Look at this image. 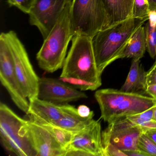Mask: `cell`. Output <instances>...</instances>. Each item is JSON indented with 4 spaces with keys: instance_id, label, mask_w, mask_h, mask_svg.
I'll return each mask as SVG.
<instances>
[{
    "instance_id": "6da1fadb",
    "label": "cell",
    "mask_w": 156,
    "mask_h": 156,
    "mask_svg": "<svg viewBox=\"0 0 156 156\" xmlns=\"http://www.w3.org/2000/svg\"><path fill=\"white\" fill-rule=\"evenodd\" d=\"M148 19L130 18L112 27L99 31L92 38L96 63L101 76L109 65L120 59L132 35Z\"/></svg>"
},
{
    "instance_id": "7a4b0ae2",
    "label": "cell",
    "mask_w": 156,
    "mask_h": 156,
    "mask_svg": "<svg viewBox=\"0 0 156 156\" xmlns=\"http://www.w3.org/2000/svg\"><path fill=\"white\" fill-rule=\"evenodd\" d=\"M72 1L69 0L67 2L37 54L39 66L47 73H53L62 68L68 44L73 37L70 16Z\"/></svg>"
},
{
    "instance_id": "3957f363",
    "label": "cell",
    "mask_w": 156,
    "mask_h": 156,
    "mask_svg": "<svg viewBox=\"0 0 156 156\" xmlns=\"http://www.w3.org/2000/svg\"><path fill=\"white\" fill-rule=\"evenodd\" d=\"M95 98L101 111V118L108 124L141 113L156 104V99L138 93L106 88L96 91Z\"/></svg>"
},
{
    "instance_id": "277c9868",
    "label": "cell",
    "mask_w": 156,
    "mask_h": 156,
    "mask_svg": "<svg viewBox=\"0 0 156 156\" xmlns=\"http://www.w3.org/2000/svg\"><path fill=\"white\" fill-rule=\"evenodd\" d=\"M92 39L81 34L73 36L60 77L84 80L98 88L102 85V79L97 66Z\"/></svg>"
},
{
    "instance_id": "5b68a950",
    "label": "cell",
    "mask_w": 156,
    "mask_h": 156,
    "mask_svg": "<svg viewBox=\"0 0 156 156\" xmlns=\"http://www.w3.org/2000/svg\"><path fill=\"white\" fill-rule=\"evenodd\" d=\"M70 16L74 36L81 34L92 38L104 26L105 12L103 0H73Z\"/></svg>"
},
{
    "instance_id": "8992f818",
    "label": "cell",
    "mask_w": 156,
    "mask_h": 156,
    "mask_svg": "<svg viewBox=\"0 0 156 156\" xmlns=\"http://www.w3.org/2000/svg\"><path fill=\"white\" fill-rule=\"evenodd\" d=\"M9 47L17 78L28 100L38 97L40 77L31 63L27 51L13 31L2 33Z\"/></svg>"
},
{
    "instance_id": "52a82bcc",
    "label": "cell",
    "mask_w": 156,
    "mask_h": 156,
    "mask_svg": "<svg viewBox=\"0 0 156 156\" xmlns=\"http://www.w3.org/2000/svg\"><path fill=\"white\" fill-rule=\"evenodd\" d=\"M26 119L20 117L8 105L0 103V138L6 151L17 156H35L26 138L20 130Z\"/></svg>"
},
{
    "instance_id": "ba28073f",
    "label": "cell",
    "mask_w": 156,
    "mask_h": 156,
    "mask_svg": "<svg viewBox=\"0 0 156 156\" xmlns=\"http://www.w3.org/2000/svg\"><path fill=\"white\" fill-rule=\"evenodd\" d=\"M0 80L17 107L27 114L30 103L17 78L10 50L2 33L0 35Z\"/></svg>"
},
{
    "instance_id": "9c48e42d",
    "label": "cell",
    "mask_w": 156,
    "mask_h": 156,
    "mask_svg": "<svg viewBox=\"0 0 156 156\" xmlns=\"http://www.w3.org/2000/svg\"><path fill=\"white\" fill-rule=\"evenodd\" d=\"M100 120L93 119L84 128L75 132L65 156H105Z\"/></svg>"
},
{
    "instance_id": "30bf717a",
    "label": "cell",
    "mask_w": 156,
    "mask_h": 156,
    "mask_svg": "<svg viewBox=\"0 0 156 156\" xmlns=\"http://www.w3.org/2000/svg\"><path fill=\"white\" fill-rule=\"evenodd\" d=\"M26 138L35 156H65V151L44 127L32 120H26L20 130Z\"/></svg>"
},
{
    "instance_id": "8fae6325",
    "label": "cell",
    "mask_w": 156,
    "mask_h": 156,
    "mask_svg": "<svg viewBox=\"0 0 156 156\" xmlns=\"http://www.w3.org/2000/svg\"><path fill=\"white\" fill-rule=\"evenodd\" d=\"M143 133L127 118L121 119L108 124L102 131V143H110L122 151L137 149L138 141Z\"/></svg>"
},
{
    "instance_id": "7c38bea8",
    "label": "cell",
    "mask_w": 156,
    "mask_h": 156,
    "mask_svg": "<svg viewBox=\"0 0 156 156\" xmlns=\"http://www.w3.org/2000/svg\"><path fill=\"white\" fill-rule=\"evenodd\" d=\"M69 0H36L30 11V24L38 28L46 39Z\"/></svg>"
},
{
    "instance_id": "4fadbf2b",
    "label": "cell",
    "mask_w": 156,
    "mask_h": 156,
    "mask_svg": "<svg viewBox=\"0 0 156 156\" xmlns=\"http://www.w3.org/2000/svg\"><path fill=\"white\" fill-rule=\"evenodd\" d=\"M38 98L54 104L64 105L87 98V96L59 79L43 77H40Z\"/></svg>"
},
{
    "instance_id": "5bb4252c",
    "label": "cell",
    "mask_w": 156,
    "mask_h": 156,
    "mask_svg": "<svg viewBox=\"0 0 156 156\" xmlns=\"http://www.w3.org/2000/svg\"><path fill=\"white\" fill-rule=\"evenodd\" d=\"M30 106L27 115L29 119L38 123L53 124L68 112L71 105H57L38 97L29 100Z\"/></svg>"
},
{
    "instance_id": "9a60e30c",
    "label": "cell",
    "mask_w": 156,
    "mask_h": 156,
    "mask_svg": "<svg viewBox=\"0 0 156 156\" xmlns=\"http://www.w3.org/2000/svg\"><path fill=\"white\" fill-rule=\"evenodd\" d=\"M105 18L102 30L114 26L132 17L134 0H103Z\"/></svg>"
},
{
    "instance_id": "2e32d148",
    "label": "cell",
    "mask_w": 156,
    "mask_h": 156,
    "mask_svg": "<svg viewBox=\"0 0 156 156\" xmlns=\"http://www.w3.org/2000/svg\"><path fill=\"white\" fill-rule=\"evenodd\" d=\"M147 87V72L140 60L133 59L127 77L120 90L130 93L145 92Z\"/></svg>"
},
{
    "instance_id": "e0dca14e",
    "label": "cell",
    "mask_w": 156,
    "mask_h": 156,
    "mask_svg": "<svg viewBox=\"0 0 156 156\" xmlns=\"http://www.w3.org/2000/svg\"><path fill=\"white\" fill-rule=\"evenodd\" d=\"M147 50L145 26H140L129 41L120 59L132 58L140 60Z\"/></svg>"
},
{
    "instance_id": "ac0fdd59",
    "label": "cell",
    "mask_w": 156,
    "mask_h": 156,
    "mask_svg": "<svg viewBox=\"0 0 156 156\" xmlns=\"http://www.w3.org/2000/svg\"><path fill=\"white\" fill-rule=\"evenodd\" d=\"M94 116L82 117L78 114L77 108L71 105L64 116L52 124L71 132H78L88 125L93 120Z\"/></svg>"
},
{
    "instance_id": "d6986e66",
    "label": "cell",
    "mask_w": 156,
    "mask_h": 156,
    "mask_svg": "<svg viewBox=\"0 0 156 156\" xmlns=\"http://www.w3.org/2000/svg\"><path fill=\"white\" fill-rule=\"evenodd\" d=\"M39 124L44 127L51 133L66 153V149L71 144L75 132L68 131L51 123Z\"/></svg>"
},
{
    "instance_id": "ffe728a7",
    "label": "cell",
    "mask_w": 156,
    "mask_h": 156,
    "mask_svg": "<svg viewBox=\"0 0 156 156\" xmlns=\"http://www.w3.org/2000/svg\"><path fill=\"white\" fill-rule=\"evenodd\" d=\"M153 107L126 118L131 123L141 128L144 133L147 130L156 128V121L153 119Z\"/></svg>"
},
{
    "instance_id": "44dd1931",
    "label": "cell",
    "mask_w": 156,
    "mask_h": 156,
    "mask_svg": "<svg viewBox=\"0 0 156 156\" xmlns=\"http://www.w3.org/2000/svg\"><path fill=\"white\" fill-rule=\"evenodd\" d=\"M150 9L147 0H134L131 18L136 19H148Z\"/></svg>"
},
{
    "instance_id": "7402d4cb",
    "label": "cell",
    "mask_w": 156,
    "mask_h": 156,
    "mask_svg": "<svg viewBox=\"0 0 156 156\" xmlns=\"http://www.w3.org/2000/svg\"><path fill=\"white\" fill-rule=\"evenodd\" d=\"M137 148L148 156H156V143L145 133H142L139 138Z\"/></svg>"
},
{
    "instance_id": "603a6c76",
    "label": "cell",
    "mask_w": 156,
    "mask_h": 156,
    "mask_svg": "<svg viewBox=\"0 0 156 156\" xmlns=\"http://www.w3.org/2000/svg\"><path fill=\"white\" fill-rule=\"evenodd\" d=\"M147 50L152 59L156 57V27L152 28L148 23L145 26Z\"/></svg>"
},
{
    "instance_id": "cb8c5ba5",
    "label": "cell",
    "mask_w": 156,
    "mask_h": 156,
    "mask_svg": "<svg viewBox=\"0 0 156 156\" xmlns=\"http://www.w3.org/2000/svg\"><path fill=\"white\" fill-rule=\"evenodd\" d=\"M36 0H7L10 7H16L23 12L29 14Z\"/></svg>"
},
{
    "instance_id": "d4e9b609",
    "label": "cell",
    "mask_w": 156,
    "mask_h": 156,
    "mask_svg": "<svg viewBox=\"0 0 156 156\" xmlns=\"http://www.w3.org/2000/svg\"><path fill=\"white\" fill-rule=\"evenodd\" d=\"M105 156H127L124 151L110 143L103 144Z\"/></svg>"
},
{
    "instance_id": "484cf974",
    "label": "cell",
    "mask_w": 156,
    "mask_h": 156,
    "mask_svg": "<svg viewBox=\"0 0 156 156\" xmlns=\"http://www.w3.org/2000/svg\"><path fill=\"white\" fill-rule=\"evenodd\" d=\"M77 112L79 115L82 117L86 118L91 116H94V111L90 110L87 106L81 105L77 108Z\"/></svg>"
},
{
    "instance_id": "4316f807",
    "label": "cell",
    "mask_w": 156,
    "mask_h": 156,
    "mask_svg": "<svg viewBox=\"0 0 156 156\" xmlns=\"http://www.w3.org/2000/svg\"><path fill=\"white\" fill-rule=\"evenodd\" d=\"M147 86L156 84V73L148 71L147 72Z\"/></svg>"
},
{
    "instance_id": "83f0119b",
    "label": "cell",
    "mask_w": 156,
    "mask_h": 156,
    "mask_svg": "<svg viewBox=\"0 0 156 156\" xmlns=\"http://www.w3.org/2000/svg\"><path fill=\"white\" fill-rule=\"evenodd\" d=\"M123 151L127 156H148L147 154L138 149L125 151Z\"/></svg>"
},
{
    "instance_id": "f1b7e54d",
    "label": "cell",
    "mask_w": 156,
    "mask_h": 156,
    "mask_svg": "<svg viewBox=\"0 0 156 156\" xmlns=\"http://www.w3.org/2000/svg\"><path fill=\"white\" fill-rule=\"evenodd\" d=\"M148 23L152 28L156 27V10H151L150 11Z\"/></svg>"
},
{
    "instance_id": "f546056e",
    "label": "cell",
    "mask_w": 156,
    "mask_h": 156,
    "mask_svg": "<svg viewBox=\"0 0 156 156\" xmlns=\"http://www.w3.org/2000/svg\"><path fill=\"white\" fill-rule=\"evenodd\" d=\"M145 93L156 99V84L147 86Z\"/></svg>"
},
{
    "instance_id": "4dcf8cb0",
    "label": "cell",
    "mask_w": 156,
    "mask_h": 156,
    "mask_svg": "<svg viewBox=\"0 0 156 156\" xmlns=\"http://www.w3.org/2000/svg\"><path fill=\"white\" fill-rule=\"evenodd\" d=\"M145 133L156 143V128L147 130Z\"/></svg>"
},
{
    "instance_id": "1f68e13d",
    "label": "cell",
    "mask_w": 156,
    "mask_h": 156,
    "mask_svg": "<svg viewBox=\"0 0 156 156\" xmlns=\"http://www.w3.org/2000/svg\"><path fill=\"white\" fill-rule=\"evenodd\" d=\"M151 10H156V0H147Z\"/></svg>"
},
{
    "instance_id": "d6a6232c",
    "label": "cell",
    "mask_w": 156,
    "mask_h": 156,
    "mask_svg": "<svg viewBox=\"0 0 156 156\" xmlns=\"http://www.w3.org/2000/svg\"><path fill=\"white\" fill-rule=\"evenodd\" d=\"M153 119L156 121V104L153 107Z\"/></svg>"
},
{
    "instance_id": "836d02e7",
    "label": "cell",
    "mask_w": 156,
    "mask_h": 156,
    "mask_svg": "<svg viewBox=\"0 0 156 156\" xmlns=\"http://www.w3.org/2000/svg\"><path fill=\"white\" fill-rule=\"evenodd\" d=\"M149 71H151V72H156V62L153 64V66L150 69Z\"/></svg>"
}]
</instances>
